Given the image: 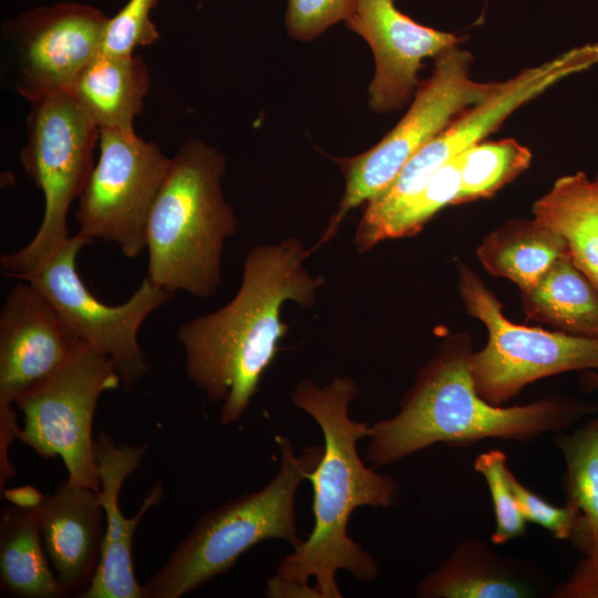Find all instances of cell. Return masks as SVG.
Returning a JSON list of instances; mask_svg holds the SVG:
<instances>
[{
    "label": "cell",
    "instance_id": "1",
    "mask_svg": "<svg viewBox=\"0 0 598 598\" xmlns=\"http://www.w3.org/2000/svg\"><path fill=\"white\" fill-rule=\"evenodd\" d=\"M358 392L351 378H334L319 386L306 379L292 393L295 405L308 413L323 435V454L308 475L313 489V527L280 561L265 595L272 598H341L336 576L350 573L360 581L379 575L374 557L348 534L353 512L363 506L388 508L399 497L398 482L367 466L357 444L370 425L349 416Z\"/></svg>",
    "mask_w": 598,
    "mask_h": 598
},
{
    "label": "cell",
    "instance_id": "2",
    "mask_svg": "<svg viewBox=\"0 0 598 598\" xmlns=\"http://www.w3.org/2000/svg\"><path fill=\"white\" fill-rule=\"evenodd\" d=\"M307 256L296 238L252 249L234 299L177 330L187 374L210 401L221 403L224 425L241 419L275 359L288 330L282 303L295 300L307 307L315 299L321 281L303 268Z\"/></svg>",
    "mask_w": 598,
    "mask_h": 598
},
{
    "label": "cell",
    "instance_id": "3",
    "mask_svg": "<svg viewBox=\"0 0 598 598\" xmlns=\"http://www.w3.org/2000/svg\"><path fill=\"white\" fill-rule=\"evenodd\" d=\"M470 355L461 350L440 355L421 373L400 411L370 425L368 461L389 465L436 443L468 445L488 437L527 442L564 432L596 411L559 398L511 408L492 404L476 391Z\"/></svg>",
    "mask_w": 598,
    "mask_h": 598
},
{
    "label": "cell",
    "instance_id": "4",
    "mask_svg": "<svg viewBox=\"0 0 598 598\" xmlns=\"http://www.w3.org/2000/svg\"><path fill=\"white\" fill-rule=\"evenodd\" d=\"M225 168V156L197 140L171 158L146 227V276L167 291L206 298L220 283L224 245L237 227L221 192Z\"/></svg>",
    "mask_w": 598,
    "mask_h": 598
},
{
    "label": "cell",
    "instance_id": "5",
    "mask_svg": "<svg viewBox=\"0 0 598 598\" xmlns=\"http://www.w3.org/2000/svg\"><path fill=\"white\" fill-rule=\"evenodd\" d=\"M280 462L262 488L205 513L167 561L144 585V598H178L229 570L255 545L281 539L297 547L296 495L323 454V444L299 456L288 437L277 435Z\"/></svg>",
    "mask_w": 598,
    "mask_h": 598
},
{
    "label": "cell",
    "instance_id": "6",
    "mask_svg": "<svg viewBox=\"0 0 598 598\" xmlns=\"http://www.w3.org/2000/svg\"><path fill=\"white\" fill-rule=\"evenodd\" d=\"M30 104L27 143L20 161L43 194L44 214L31 241L0 258L4 274L18 279L71 237L68 212L89 181L95 165L93 152L100 138L99 126L71 93L51 94Z\"/></svg>",
    "mask_w": 598,
    "mask_h": 598
},
{
    "label": "cell",
    "instance_id": "7",
    "mask_svg": "<svg viewBox=\"0 0 598 598\" xmlns=\"http://www.w3.org/2000/svg\"><path fill=\"white\" fill-rule=\"evenodd\" d=\"M472 63L471 52L460 45L439 54L431 76L419 85L410 109L393 130L367 152L340 161L346 192L321 243L334 235L352 208L384 192L415 153L493 91L497 82L475 81Z\"/></svg>",
    "mask_w": 598,
    "mask_h": 598
},
{
    "label": "cell",
    "instance_id": "8",
    "mask_svg": "<svg viewBox=\"0 0 598 598\" xmlns=\"http://www.w3.org/2000/svg\"><path fill=\"white\" fill-rule=\"evenodd\" d=\"M120 385L111 360L79 340L55 372L16 400L14 405L23 413L17 439L42 457L60 456L68 478L100 491L93 416L100 396Z\"/></svg>",
    "mask_w": 598,
    "mask_h": 598
},
{
    "label": "cell",
    "instance_id": "9",
    "mask_svg": "<svg viewBox=\"0 0 598 598\" xmlns=\"http://www.w3.org/2000/svg\"><path fill=\"white\" fill-rule=\"evenodd\" d=\"M597 63L598 43H586L497 82L489 94L463 111L415 153L393 183L369 202L361 229L368 234L377 231L415 197L443 165L484 141L511 114L549 87Z\"/></svg>",
    "mask_w": 598,
    "mask_h": 598
},
{
    "label": "cell",
    "instance_id": "10",
    "mask_svg": "<svg viewBox=\"0 0 598 598\" xmlns=\"http://www.w3.org/2000/svg\"><path fill=\"white\" fill-rule=\"evenodd\" d=\"M90 243L80 233L71 236L20 279L45 296L75 339L93 346L111 360L122 386L130 391L150 370L138 341L140 329L174 293L146 276L125 302L117 306L102 302L86 288L76 269L78 254Z\"/></svg>",
    "mask_w": 598,
    "mask_h": 598
},
{
    "label": "cell",
    "instance_id": "11",
    "mask_svg": "<svg viewBox=\"0 0 598 598\" xmlns=\"http://www.w3.org/2000/svg\"><path fill=\"white\" fill-rule=\"evenodd\" d=\"M460 289L468 313L488 330L486 346L470 355L476 391L487 402L501 405L526 384L545 377L598 370V338L508 321L495 296L466 268L461 271Z\"/></svg>",
    "mask_w": 598,
    "mask_h": 598
},
{
    "label": "cell",
    "instance_id": "12",
    "mask_svg": "<svg viewBox=\"0 0 598 598\" xmlns=\"http://www.w3.org/2000/svg\"><path fill=\"white\" fill-rule=\"evenodd\" d=\"M100 154L79 197V231L118 247L127 258L146 249L150 213L171 158L136 133L101 128Z\"/></svg>",
    "mask_w": 598,
    "mask_h": 598
},
{
    "label": "cell",
    "instance_id": "13",
    "mask_svg": "<svg viewBox=\"0 0 598 598\" xmlns=\"http://www.w3.org/2000/svg\"><path fill=\"white\" fill-rule=\"evenodd\" d=\"M79 340L45 296L25 281L8 293L0 313V485L14 475L9 446L19 426L12 409L27 390L55 372Z\"/></svg>",
    "mask_w": 598,
    "mask_h": 598
},
{
    "label": "cell",
    "instance_id": "14",
    "mask_svg": "<svg viewBox=\"0 0 598 598\" xmlns=\"http://www.w3.org/2000/svg\"><path fill=\"white\" fill-rule=\"evenodd\" d=\"M109 18L74 2L42 6L3 25L18 69L16 90L29 102L70 93L83 69L101 51Z\"/></svg>",
    "mask_w": 598,
    "mask_h": 598
},
{
    "label": "cell",
    "instance_id": "15",
    "mask_svg": "<svg viewBox=\"0 0 598 598\" xmlns=\"http://www.w3.org/2000/svg\"><path fill=\"white\" fill-rule=\"evenodd\" d=\"M347 27L371 47L375 73L369 106L379 113L402 107L420 85L422 61L457 47L462 38L422 25L402 13L393 0H359Z\"/></svg>",
    "mask_w": 598,
    "mask_h": 598
},
{
    "label": "cell",
    "instance_id": "16",
    "mask_svg": "<svg viewBox=\"0 0 598 598\" xmlns=\"http://www.w3.org/2000/svg\"><path fill=\"white\" fill-rule=\"evenodd\" d=\"M146 450L147 444L117 445L103 432L94 439L105 533L96 573L90 586L79 596L81 598H144L143 587L133 571V536L142 517L161 501L163 485L161 482L154 485L132 518L124 517L118 495L125 478L137 470Z\"/></svg>",
    "mask_w": 598,
    "mask_h": 598
},
{
    "label": "cell",
    "instance_id": "17",
    "mask_svg": "<svg viewBox=\"0 0 598 598\" xmlns=\"http://www.w3.org/2000/svg\"><path fill=\"white\" fill-rule=\"evenodd\" d=\"M43 548L68 595L91 584L102 554L105 516L100 491L66 477L34 507Z\"/></svg>",
    "mask_w": 598,
    "mask_h": 598
},
{
    "label": "cell",
    "instance_id": "18",
    "mask_svg": "<svg viewBox=\"0 0 598 598\" xmlns=\"http://www.w3.org/2000/svg\"><path fill=\"white\" fill-rule=\"evenodd\" d=\"M535 591L520 567L481 539L458 544L415 589L421 598H520Z\"/></svg>",
    "mask_w": 598,
    "mask_h": 598
},
{
    "label": "cell",
    "instance_id": "19",
    "mask_svg": "<svg viewBox=\"0 0 598 598\" xmlns=\"http://www.w3.org/2000/svg\"><path fill=\"white\" fill-rule=\"evenodd\" d=\"M148 89V70L140 55L100 51L70 93L100 130L133 134V121L143 109Z\"/></svg>",
    "mask_w": 598,
    "mask_h": 598
},
{
    "label": "cell",
    "instance_id": "20",
    "mask_svg": "<svg viewBox=\"0 0 598 598\" xmlns=\"http://www.w3.org/2000/svg\"><path fill=\"white\" fill-rule=\"evenodd\" d=\"M537 223L565 240L574 264L598 289V175L584 172L558 178L533 205Z\"/></svg>",
    "mask_w": 598,
    "mask_h": 598
},
{
    "label": "cell",
    "instance_id": "21",
    "mask_svg": "<svg viewBox=\"0 0 598 598\" xmlns=\"http://www.w3.org/2000/svg\"><path fill=\"white\" fill-rule=\"evenodd\" d=\"M34 508L7 507L0 525L2 590L24 598L65 596L42 546Z\"/></svg>",
    "mask_w": 598,
    "mask_h": 598
},
{
    "label": "cell",
    "instance_id": "22",
    "mask_svg": "<svg viewBox=\"0 0 598 598\" xmlns=\"http://www.w3.org/2000/svg\"><path fill=\"white\" fill-rule=\"evenodd\" d=\"M522 292L529 318L570 334L598 338V289L569 252L558 258L532 289Z\"/></svg>",
    "mask_w": 598,
    "mask_h": 598
},
{
    "label": "cell",
    "instance_id": "23",
    "mask_svg": "<svg viewBox=\"0 0 598 598\" xmlns=\"http://www.w3.org/2000/svg\"><path fill=\"white\" fill-rule=\"evenodd\" d=\"M568 252L563 237L535 219L509 223L487 236L477 249L492 275L509 279L522 291L532 289Z\"/></svg>",
    "mask_w": 598,
    "mask_h": 598
},
{
    "label": "cell",
    "instance_id": "24",
    "mask_svg": "<svg viewBox=\"0 0 598 598\" xmlns=\"http://www.w3.org/2000/svg\"><path fill=\"white\" fill-rule=\"evenodd\" d=\"M554 442L566 464V504L580 513L569 540L586 556L598 550V417L573 433H556Z\"/></svg>",
    "mask_w": 598,
    "mask_h": 598
},
{
    "label": "cell",
    "instance_id": "25",
    "mask_svg": "<svg viewBox=\"0 0 598 598\" xmlns=\"http://www.w3.org/2000/svg\"><path fill=\"white\" fill-rule=\"evenodd\" d=\"M461 189L456 204L494 195L532 162V152L514 138L482 141L461 155Z\"/></svg>",
    "mask_w": 598,
    "mask_h": 598
},
{
    "label": "cell",
    "instance_id": "26",
    "mask_svg": "<svg viewBox=\"0 0 598 598\" xmlns=\"http://www.w3.org/2000/svg\"><path fill=\"white\" fill-rule=\"evenodd\" d=\"M460 189L461 156L458 155L443 165L415 197L375 231L371 239V247L383 239L415 234L441 208L456 204Z\"/></svg>",
    "mask_w": 598,
    "mask_h": 598
},
{
    "label": "cell",
    "instance_id": "27",
    "mask_svg": "<svg viewBox=\"0 0 598 598\" xmlns=\"http://www.w3.org/2000/svg\"><path fill=\"white\" fill-rule=\"evenodd\" d=\"M474 468L485 478L493 501L496 524L492 543L501 545L524 535L527 520L507 480L506 455L499 450L482 453L476 457Z\"/></svg>",
    "mask_w": 598,
    "mask_h": 598
},
{
    "label": "cell",
    "instance_id": "28",
    "mask_svg": "<svg viewBox=\"0 0 598 598\" xmlns=\"http://www.w3.org/2000/svg\"><path fill=\"white\" fill-rule=\"evenodd\" d=\"M156 0H128L109 19L101 51L116 55L133 54L137 47L148 45L159 38L150 12Z\"/></svg>",
    "mask_w": 598,
    "mask_h": 598
},
{
    "label": "cell",
    "instance_id": "29",
    "mask_svg": "<svg viewBox=\"0 0 598 598\" xmlns=\"http://www.w3.org/2000/svg\"><path fill=\"white\" fill-rule=\"evenodd\" d=\"M358 2L359 0H288L287 31L299 41L315 40L332 24L351 20Z\"/></svg>",
    "mask_w": 598,
    "mask_h": 598
},
{
    "label": "cell",
    "instance_id": "30",
    "mask_svg": "<svg viewBox=\"0 0 598 598\" xmlns=\"http://www.w3.org/2000/svg\"><path fill=\"white\" fill-rule=\"evenodd\" d=\"M507 480L515 495L518 507L527 522L548 529L555 538H570L580 513L570 505L557 507L525 487L507 468Z\"/></svg>",
    "mask_w": 598,
    "mask_h": 598
},
{
    "label": "cell",
    "instance_id": "31",
    "mask_svg": "<svg viewBox=\"0 0 598 598\" xmlns=\"http://www.w3.org/2000/svg\"><path fill=\"white\" fill-rule=\"evenodd\" d=\"M554 598H598V550L585 556L569 578L551 592Z\"/></svg>",
    "mask_w": 598,
    "mask_h": 598
},
{
    "label": "cell",
    "instance_id": "32",
    "mask_svg": "<svg viewBox=\"0 0 598 598\" xmlns=\"http://www.w3.org/2000/svg\"><path fill=\"white\" fill-rule=\"evenodd\" d=\"M6 495L13 505L21 508H34L43 498L40 492L32 486L8 491Z\"/></svg>",
    "mask_w": 598,
    "mask_h": 598
},
{
    "label": "cell",
    "instance_id": "33",
    "mask_svg": "<svg viewBox=\"0 0 598 598\" xmlns=\"http://www.w3.org/2000/svg\"><path fill=\"white\" fill-rule=\"evenodd\" d=\"M585 383L587 385V388L589 389H598V373L597 372H592V371H588L586 374H585Z\"/></svg>",
    "mask_w": 598,
    "mask_h": 598
}]
</instances>
